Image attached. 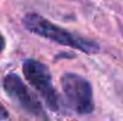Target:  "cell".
I'll list each match as a JSON object with an SVG mask.
<instances>
[{"instance_id":"cell-4","label":"cell","mask_w":123,"mask_h":121,"mask_svg":"<svg viewBox=\"0 0 123 121\" xmlns=\"http://www.w3.org/2000/svg\"><path fill=\"white\" fill-rule=\"evenodd\" d=\"M4 89L7 94V96L23 110L26 113L47 119L45 112L43 110L40 100L36 97V95L28 88V85L23 82V80L14 73H10L4 77Z\"/></svg>"},{"instance_id":"cell-6","label":"cell","mask_w":123,"mask_h":121,"mask_svg":"<svg viewBox=\"0 0 123 121\" xmlns=\"http://www.w3.org/2000/svg\"><path fill=\"white\" fill-rule=\"evenodd\" d=\"M5 44H6V42H5V38H4V36L0 33V53L4 51V49H5Z\"/></svg>"},{"instance_id":"cell-3","label":"cell","mask_w":123,"mask_h":121,"mask_svg":"<svg viewBox=\"0 0 123 121\" xmlns=\"http://www.w3.org/2000/svg\"><path fill=\"white\" fill-rule=\"evenodd\" d=\"M61 85L66 102L73 112L80 115L93 112V91L90 81L78 74L66 73L61 79Z\"/></svg>"},{"instance_id":"cell-5","label":"cell","mask_w":123,"mask_h":121,"mask_svg":"<svg viewBox=\"0 0 123 121\" xmlns=\"http://www.w3.org/2000/svg\"><path fill=\"white\" fill-rule=\"evenodd\" d=\"M7 118H8V113H7L6 108L0 103V120H5Z\"/></svg>"},{"instance_id":"cell-1","label":"cell","mask_w":123,"mask_h":121,"mask_svg":"<svg viewBox=\"0 0 123 121\" xmlns=\"http://www.w3.org/2000/svg\"><path fill=\"white\" fill-rule=\"evenodd\" d=\"M23 24L28 31L40 37L53 40L57 44L80 50L82 52L90 53V55L99 51V45L96 42L77 36L67 31L66 29L55 25L54 23L49 21L48 19H45L40 14H36V13L26 14L23 19Z\"/></svg>"},{"instance_id":"cell-2","label":"cell","mask_w":123,"mask_h":121,"mask_svg":"<svg viewBox=\"0 0 123 121\" xmlns=\"http://www.w3.org/2000/svg\"><path fill=\"white\" fill-rule=\"evenodd\" d=\"M23 75L35 90L38 91L50 110L57 114L63 113L65 105L53 84V77L49 69L43 63L32 58L26 59L23 64Z\"/></svg>"}]
</instances>
